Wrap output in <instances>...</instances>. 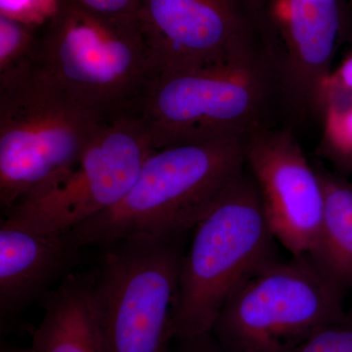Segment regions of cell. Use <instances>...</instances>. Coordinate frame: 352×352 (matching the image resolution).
<instances>
[{
	"instance_id": "ffe728a7",
	"label": "cell",
	"mask_w": 352,
	"mask_h": 352,
	"mask_svg": "<svg viewBox=\"0 0 352 352\" xmlns=\"http://www.w3.org/2000/svg\"><path fill=\"white\" fill-rule=\"evenodd\" d=\"M170 352H226L212 333L188 339L175 340Z\"/></svg>"
},
{
	"instance_id": "44dd1931",
	"label": "cell",
	"mask_w": 352,
	"mask_h": 352,
	"mask_svg": "<svg viewBox=\"0 0 352 352\" xmlns=\"http://www.w3.org/2000/svg\"><path fill=\"white\" fill-rule=\"evenodd\" d=\"M1 352H23L22 349H12V347L1 346Z\"/></svg>"
},
{
	"instance_id": "5bb4252c",
	"label": "cell",
	"mask_w": 352,
	"mask_h": 352,
	"mask_svg": "<svg viewBox=\"0 0 352 352\" xmlns=\"http://www.w3.org/2000/svg\"><path fill=\"white\" fill-rule=\"evenodd\" d=\"M323 186L324 207L314 248L308 256L342 288L352 289V183L314 163Z\"/></svg>"
},
{
	"instance_id": "e0dca14e",
	"label": "cell",
	"mask_w": 352,
	"mask_h": 352,
	"mask_svg": "<svg viewBox=\"0 0 352 352\" xmlns=\"http://www.w3.org/2000/svg\"><path fill=\"white\" fill-rule=\"evenodd\" d=\"M64 0H0V16L39 30L59 12Z\"/></svg>"
},
{
	"instance_id": "ac0fdd59",
	"label": "cell",
	"mask_w": 352,
	"mask_h": 352,
	"mask_svg": "<svg viewBox=\"0 0 352 352\" xmlns=\"http://www.w3.org/2000/svg\"><path fill=\"white\" fill-rule=\"evenodd\" d=\"M288 352H352V322L332 324L315 332Z\"/></svg>"
},
{
	"instance_id": "30bf717a",
	"label": "cell",
	"mask_w": 352,
	"mask_h": 352,
	"mask_svg": "<svg viewBox=\"0 0 352 352\" xmlns=\"http://www.w3.org/2000/svg\"><path fill=\"white\" fill-rule=\"evenodd\" d=\"M245 166L277 242L292 256L309 254L323 212V186L295 132L272 126L248 136Z\"/></svg>"
},
{
	"instance_id": "d6986e66",
	"label": "cell",
	"mask_w": 352,
	"mask_h": 352,
	"mask_svg": "<svg viewBox=\"0 0 352 352\" xmlns=\"http://www.w3.org/2000/svg\"><path fill=\"white\" fill-rule=\"evenodd\" d=\"M78 6L104 17L138 20L140 0H74Z\"/></svg>"
},
{
	"instance_id": "8992f818",
	"label": "cell",
	"mask_w": 352,
	"mask_h": 352,
	"mask_svg": "<svg viewBox=\"0 0 352 352\" xmlns=\"http://www.w3.org/2000/svg\"><path fill=\"white\" fill-rule=\"evenodd\" d=\"M346 292L308 254L278 258L227 300L212 335L226 352H288L320 329L349 320Z\"/></svg>"
},
{
	"instance_id": "52a82bcc",
	"label": "cell",
	"mask_w": 352,
	"mask_h": 352,
	"mask_svg": "<svg viewBox=\"0 0 352 352\" xmlns=\"http://www.w3.org/2000/svg\"><path fill=\"white\" fill-rule=\"evenodd\" d=\"M105 249L92 289L104 352H170L184 237L138 236Z\"/></svg>"
},
{
	"instance_id": "5b68a950",
	"label": "cell",
	"mask_w": 352,
	"mask_h": 352,
	"mask_svg": "<svg viewBox=\"0 0 352 352\" xmlns=\"http://www.w3.org/2000/svg\"><path fill=\"white\" fill-rule=\"evenodd\" d=\"M108 117L34 72L0 90V207L48 188L66 175Z\"/></svg>"
},
{
	"instance_id": "277c9868",
	"label": "cell",
	"mask_w": 352,
	"mask_h": 352,
	"mask_svg": "<svg viewBox=\"0 0 352 352\" xmlns=\"http://www.w3.org/2000/svg\"><path fill=\"white\" fill-rule=\"evenodd\" d=\"M36 72L105 117L136 109L154 75L138 20L104 17L74 0L39 36Z\"/></svg>"
},
{
	"instance_id": "7402d4cb",
	"label": "cell",
	"mask_w": 352,
	"mask_h": 352,
	"mask_svg": "<svg viewBox=\"0 0 352 352\" xmlns=\"http://www.w3.org/2000/svg\"><path fill=\"white\" fill-rule=\"evenodd\" d=\"M351 316V321L352 322V315H349Z\"/></svg>"
},
{
	"instance_id": "8fae6325",
	"label": "cell",
	"mask_w": 352,
	"mask_h": 352,
	"mask_svg": "<svg viewBox=\"0 0 352 352\" xmlns=\"http://www.w3.org/2000/svg\"><path fill=\"white\" fill-rule=\"evenodd\" d=\"M279 44L285 126L322 122L326 88L344 29L340 0H270Z\"/></svg>"
},
{
	"instance_id": "9c48e42d",
	"label": "cell",
	"mask_w": 352,
	"mask_h": 352,
	"mask_svg": "<svg viewBox=\"0 0 352 352\" xmlns=\"http://www.w3.org/2000/svg\"><path fill=\"white\" fill-rule=\"evenodd\" d=\"M154 150L135 109L110 116L66 175L3 219L36 232L68 233L119 204Z\"/></svg>"
},
{
	"instance_id": "2e32d148",
	"label": "cell",
	"mask_w": 352,
	"mask_h": 352,
	"mask_svg": "<svg viewBox=\"0 0 352 352\" xmlns=\"http://www.w3.org/2000/svg\"><path fill=\"white\" fill-rule=\"evenodd\" d=\"M38 30L0 16V90L29 80L36 72Z\"/></svg>"
},
{
	"instance_id": "3957f363",
	"label": "cell",
	"mask_w": 352,
	"mask_h": 352,
	"mask_svg": "<svg viewBox=\"0 0 352 352\" xmlns=\"http://www.w3.org/2000/svg\"><path fill=\"white\" fill-rule=\"evenodd\" d=\"M276 243L245 166L197 224L183 254L171 316L173 340L212 333L227 300L278 258Z\"/></svg>"
},
{
	"instance_id": "7c38bea8",
	"label": "cell",
	"mask_w": 352,
	"mask_h": 352,
	"mask_svg": "<svg viewBox=\"0 0 352 352\" xmlns=\"http://www.w3.org/2000/svg\"><path fill=\"white\" fill-rule=\"evenodd\" d=\"M82 249L68 233H41L2 219L0 222V322L1 330L75 265Z\"/></svg>"
},
{
	"instance_id": "ba28073f",
	"label": "cell",
	"mask_w": 352,
	"mask_h": 352,
	"mask_svg": "<svg viewBox=\"0 0 352 352\" xmlns=\"http://www.w3.org/2000/svg\"><path fill=\"white\" fill-rule=\"evenodd\" d=\"M138 22L153 76L278 47L270 0H140Z\"/></svg>"
},
{
	"instance_id": "9a60e30c",
	"label": "cell",
	"mask_w": 352,
	"mask_h": 352,
	"mask_svg": "<svg viewBox=\"0 0 352 352\" xmlns=\"http://www.w3.org/2000/svg\"><path fill=\"white\" fill-rule=\"evenodd\" d=\"M319 153L346 176L352 173V50L333 71L325 92Z\"/></svg>"
},
{
	"instance_id": "4fadbf2b",
	"label": "cell",
	"mask_w": 352,
	"mask_h": 352,
	"mask_svg": "<svg viewBox=\"0 0 352 352\" xmlns=\"http://www.w3.org/2000/svg\"><path fill=\"white\" fill-rule=\"evenodd\" d=\"M95 273H69L41 303L43 317L23 352H104L95 315Z\"/></svg>"
},
{
	"instance_id": "7a4b0ae2",
	"label": "cell",
	"mask_w": 352,
	"mask_h": 352,
	"mask_svg": "<svg viewBox=\"0 0 352 352\" xmlns=\"http://www.w3.org/2000/svg\"><path fill=\"white\" fill-rule=\"evenodd\" d=\"M245 139L154 150L119 204L74 230L76 247H103L138 236L185 237L245 168Z\"/></svg>"
},
{
	"instance_id": "6da1fadb",
	"label": "cell",
	"mask_w": 352,
	"mask_h": 352,
	"mask_svg": "<svg viewBox=\"0 0 352 352\" xmlns=\"http://www.w3.org/2000/svg\"><path fill=\"white\" fill-rule=\"evenodd\" d=\"M279 51L153 76L136 111L154 149L245 139L283 118Z\"/></svg>"
}]
</instances>
